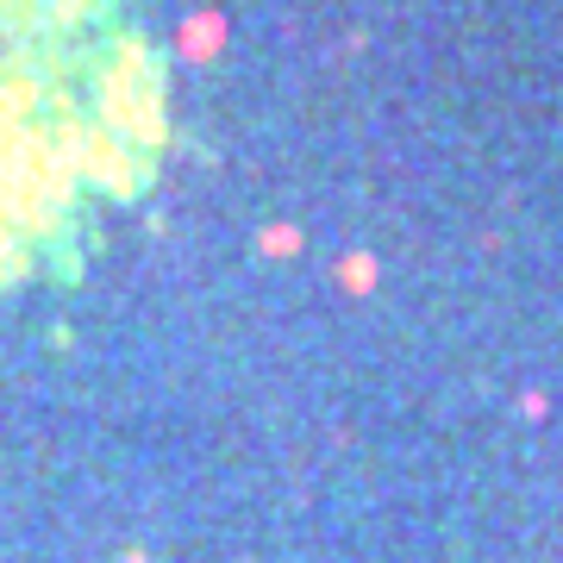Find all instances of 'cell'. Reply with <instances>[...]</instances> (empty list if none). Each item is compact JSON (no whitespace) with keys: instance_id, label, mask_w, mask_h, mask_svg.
I'll return each mask as SVG.
<instances>
[{"instance_id":"6da1fadb","label":"cell","mask_w":563,"mask_h":563,"mask_svg":"<svg viewBox=\"0 0 563 563\" xmlns=\"http://www.w3.org/2000/svg\"><path fill=\"white\" fill-rule=\"evenodd\" d=\"M163 151V57L132 0H0V288L63 276Z\"/></svg>"}]
</instances>
